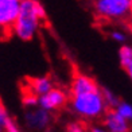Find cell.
I'll use <instances>...</instances> for the list:
<instances>
[{
  "label": "cell",
  "mask_w": 132,
  "mask_h": 132,
  "mask_svg": "<svg viewBox=\"0 0 132 132\" xmlns=\"http://www.w3.org/2000/svg\"><path fill=\"white\" fill-rule=\"evenodd\" d=\"M46 19V10L38 0H22L11 32L20 40H32Z\"/></svg>",
  "instance_id": "1"
},
{
  "label": "cell",
  "mask_w": 132,
  "mask_h": 132,
  "mask_svg": "<svg viewBox=\"0 0 132 132\" xmlns=\"http://www.w3.org/2000/svg\"><path fill=\"white\" fill-rule=\"evenodd\" d=\"M69 104L73 113L84 120H97L104 116L108 106L101 89H93L81 93L69 94Z\"/></svg>",
  "instance_id": "2"
},
{
  "label": "cell",
  "mask_w": 132,
  "mask_h": 132,
  "mask_svg": "<svg viewBox=\"0 0 132 132\" xmlns=\"http://www.w3.org/2000/svg\"><path fill=\"white\" fill-rule=\"evenodd\" d=\"M93 10L104 20L121 22L131 15L132 0H93Z\"/></svg>",
  "instance_id": "3"
},
{
  "label": "cell",
  "mask_w": 132,
  "mask_h": 132,
  "mask_svg": "<svg viewBox=\"0 0 132 132\" xmlns=\"http://www.w3.org/2000/svg\"><path fill=\"white\" fill-rule=\"evenodd\" d=\"M24 121L30 129L42 132L49 128V125L51 123V113L49 111L43 109V108H40L39 105L26 108Z\"/></svg>",
  "instance_id": "4"
},
{
  "label": "cell",
  "mask_w": 132,
  "mask_h": 132,
  "mask_svg": "<svg viewBox=\"0 0 132 132\" xmlns=\"http://www.w3.org/2000/svg\"><path fill=\"white\" fill-rule=\"evenodd\" d=\"M69 103V93H66L63 89L59 88H51L47 93L42 94L38 97V105L43 109L51 112H55L62 109L65 105Z\"/></svg>",
  "instance_id": "5"
},
{
  "label": "cell",
  "mask_w": 132,
  "mask_h": 132,
  "mask_svg": "<svg viewBox=\"0 0 132 132\" xmlns=\"http://www.w3.org/2000/svg\"><path fill=\"white\" fill-rule=\"evenodd\" d=\"M19 5L20 0H0V31L11 32Z\"/></svg>",
  "instance_id": "6"
},
{
  "label": "cell",
  "mask_w": 132,
  "mask_h": 132,
  "mask_svg": "<svg viewBox=\"0 0 132 132\" xmlns=\"http://www.w3.org/2000/svg\"><path fill=\"white\" fill-rule=\"evenodd\" d=\"M103 127L109 132H129L131 121L120 116L115 109H108L103 116Z\"/></svg>",
  "instance_id": "7"
},
{
  "label": "cell",
  "mask_w": 132,
  "mask_h": 132,
  "mask_svg": "<svg viewBox=\"0 0 132 132\" xmlns=\"http://www.w3.org/2000/svg\"><path fill=\"white\" fill-rule=\"evenodd\" d=\"M97 88H100L97 81L94 78H92L90 76H88L85 73H76L73 80H71V84H70V93L69 94L93 90V89H97Z\"/></svg>",
  "instance_id": "8"
},
{
  "label": "cell",
  "mask_w": 132,
  "mask_h": 132,
  "mask_svg": "<svg viewBox=\"0 0 132 132\" xmlns=\"http://www.w3.org/2000/svg\"><path fill=\"white\" fill-rule=\"evenodd\" d=\"M51 88H54V81L47 76L43 77H35V78H30L28 80V85H27V90L31 93L37 94L38 97L42 94H45L50 90Z\"/></svg>",
  "instance_id": "9"
},
{
  "label": "cell",
  "mask_w": 132,
  "mask_h": 132,
  "mask_svg": "<svg viewBox=\"0 0 132 132\" xmlns=\"http://www.w3.org/2000/svg\"><path fill=\"white\" fill-rule=\"evenodd\" d=\"M119 61L121 69L129 77L132 76V47L127 43H123L119 49Z\"/></svg>",
  "instance_id": "10"
},
{
  "label": "cell",
  "mask_w": 132,
  "mask_h": 132,
  "mask_svg": "<svg viewBox=\"0 0 132 132\" xmlns=\"http://www.w3.org/2000/svg\"><path fill=\"white\" fill-rule=\"evenodd\" d=\"M101 92H103V97H104V101L108 106V109H113L120 101L119 96L116 93H113L112 90H109V89H101Z\"/></svg>",
  "instance_id": "11"
},
{
  "label": "cell",
  "mask_w": 132,
  "mask_h": 132,
  "mask_svg": "<svg viewBox=\"0 0 132 132\" xmlns=\"http://www.w3.org/2000/svg\"><path fill=\"white\" fill-rule=\"evenodd\" d=\"M120 116H123L124 119H127L128 121H131L132 119V105L129 103H125V101H119V104L113 108Z\"/></svg>",
  "instance_id": "12"
},
{
  "label": "cell",
  "mask_w": 132,
  "mask_h": 132,
  "mask_svg": "<svg viewBox=\"0 0 132 132\" xmlns=\"http://www.w3.org/2000/svg\"><path fill=\"white\" fill-rule=\"evenodd\" d=\"M22 104L24 108H31V106L38 105V96L26 89L23 96H22Z\"/></svg>",
  "instance_id": "13"
},
{
  "label": "cell",
  "mask_w": 132,
  "mask_h": 132,
  "mask_svg": "<svg viewBox=\"0 0 132 132\" xmlns=\"http://www.w3.org/2000/svg\"><path fill=\"white\" fill-rule=\"evenodd\" d=\"M109 38L113 42H116V43L123 45V43L127 42V34H125L123 30H120V28H115V30H112V31L109 32Z\"/></svg>",
  "instance_id": "14"
},
{
  "label": "cell",
  "mask_w": 132,
  "mask_h": 132,
  "mask_svg": "<svg viewBox=\"0 0 132 132\" xmlns=\"http://www.w3.org/2000/svg\"><path fill=\"white\" fill-rule=\"evenodd\" d=\"M66 132H86V128L80 121H71L66 125Z\"/></svg>",
  "instance_id": "15"
},
{
  "label": "cell",
  "mask_w": 132,
  "mask_h": 132,
  "mask_svg": "<svg viewBox=\"0 0 132 132\" xmlns=\"http://www.w3.org/2000/svg\"><path fill=\"white\" fill-rule=\"evenodd\" d=\"M4 132H22V129L18 127V124L14 121L11 116L4 121Z\"/></svg>",
  "instance_id": "16"
},
{
  "label": "cell",
  "mask_w": 132,
  "mask_h": 132,
  "mask_svg": "<svg viewBox=\"0 0 132 132\" xmlns=\"http://www.w3.org/2000/svg\"><path fill=\"white\" fill-rule=\"evenodd\" d=\"M89 132H109V131H106L104 127H101V125H93V127L89 129Z\"/></svg>",
  "instance_id": "17"
},
{
  "label": "cell",
  "mask_w": 132,
  "mask_h": 132,
  "mask_svg": "<svg viewBox=\"0 0 132 132\" xmlns=\"http://www.w3.org/2000/svg\"><path fill=\"white\" fill-rule=\"evenodd\" d=\"M0 132H4V125L2 121H0Z\"/></svg>",
  "instance_id": "18"
},
{
  "label": "cell",
  "mask_w": 132,
  "mask_h": 132,
  "mask_svg": "<svg viewBox=\"0 0 132 132\" xmlns=\"http://www.w3.org/2000/svg\"><path fill=\"white\" fill-rule=\"evenodd\" d=\"M46 131H47V129H46ZM47 132H55V131H47Z\"/></svg>",
  "instance_id": "19"
},
{
  "label": "cell",
  "mask_w": 132,
  "mask_h": 132,
  "mask_svg": "<svg viewBox=\"0 0 132 132\" xmlns=\"http://www.w3.org/2000/svg\"><path fill=\"white\" fill-rule=\"evenodd\" d=\"M89 2H93V0H89Z\"/></svg>",
  "instance_id": "20"
},
{
  "label": "cell",
  "mask_w": 132,
  "mask_h": 132,
  "mask_svg": "<svg viewBox=\"0 0 132 132\" xmlns=\"http://www.w3.org/2000/svg\"><path fill=\"white\" fill-rule=\"evenodd\" d=\"M20 2H22V0H20Z\"/></svg>",
  "instance_id": "21"
}]
</instances>
